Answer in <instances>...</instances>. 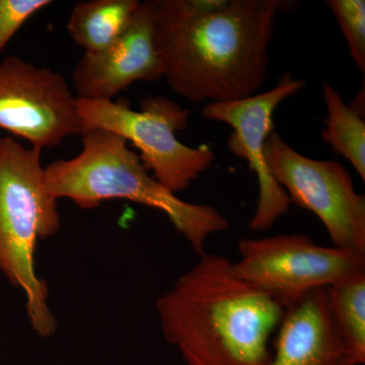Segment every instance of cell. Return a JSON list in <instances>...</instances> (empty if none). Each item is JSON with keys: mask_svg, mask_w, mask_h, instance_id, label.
I'll use <instances>...</instances> for the list:
<instances>
[{"mask_svg": "<svg viewBox=\"0 0 365 365\" xmlns=\"http://www.w3.org/2000/svg\"><path fill=\"white\" fill-rule=\"evenodd\" d=\"M42 150L0 137V272L24 292L34 332L48 338L57 319L48 304L49 290L36 270L40 240L57 234L61 220L57 199L45 186Z\"/></svg>", "mask_w": 365, "mask_h": 365, "instance_id": "277c9868", "label": "cell"}, {"mask_svg": "<svg viewBox=\"0 0 365 365\" xmlns=\"http://www.w3.org/2000/svg\"><path fill=\"white\" fill-rule=\"evenodd\" d=\"M199 257L155 302L163 338L186 365H269L285 309L240 278L227 257Z\"/></svg>", "mask_w": 365, "mask_h": 365, "instance_id": "7a4b0ae2", "label": "cell"}, {"mask_svg": "<svg viewBox=\"0 0 365 365\" xmlns=\"http://www.w3.org/2000/svg\"><path fill=\"white\" fill-rule=\"evenodd\" d=\"M334 328L354 365L365 362V271L328 288Z\"/></svg>", "mask_w": 365, "mask_h": 365, "instance_id": "4fadbf2b", "label": "cell"}, {"mask_svg": "<svg viewBox=\"0 0 365 365\" xmlns=\"http://www.w3.org/2000/svg\"><path fill=\"white\" fill-rule=\"evenodd\" d=\"M78 109L83 130L102 129L133 144L145 169L173 193L189 188L215 162L208 145L190 148L177 138L188 126L190 111L170 98H144L139 111L126 100L78 98Z\"/></svg>", "mask_w": 365, "mask_h": 365, "instance_id": "5b68a950", "label": "cell"}, {"mask_svg": "<svg viewBox=\"0 0 365 365\" xmlns=\"http://www.w3.org/2000/svg\"><path fill=\"white\" fill-rule=\"evenodd\" d=\"M327 116L321 137L338 155L348 160L365 181L364 115L345 104L337 90L323 83Z\"/></svg>", "mask_w": 365, "mask_h": 365, "instance_id": "5bb4252c", "label": "cell"}, {"mask_svg": "<svg viewBox=\"0 0 365 365\" xmlns=\"http://www.w3.org/2000/svg\"><path fill=\"white\" fill-rule=\"evenodd\" d=\"M341 32L344 36L353 61L365 71V1L364 0H327Z\"/></svg>", "mask_w": 365, "mask_h": 365, "instance_id": "9a60e30c", "label": "cell"}, {"mask_svg": "<svg viewBox=\"0 0 365 365\" xmlns=\"http://www.w3.org/2000/svg\"><path fill=\"white\" fill-rule=\"evenodd\" d=\"M52 4L50 0H0V53L24 24Z\"/></svg>", "mask_w": 365, "mask_h": 365, "instance_id": "2e32d148", "label": "cell"}, {"mask_svg": "<svg viewBox=\"0 0 365 365\" xmlns=\"http://www.w3.org/2000/svg\"><path fill=\"white\" fill-rule=\"evenodd\" d=\"M138 0H90L72 9L67 31L85 53L102 51L124 33Z\"/></svg>", "mask_w": 365, "mask_h": 365, "instance_id": "7c38bea8", "label": "cell"}, {"mask_svg": "<svg viewBox=\"0 0 365 365\" xmlns=\"http://www.w3.org/2000/svg\"><path fill=\"white\" fill-rule=\"evenodd\" d=\"M234 272L287 311L319 288L364 272L365 255L316 244L307 235L242 239Z\"/></svg>", "mask_w": 365, "mask_h": 365, "instance_id": "8992f818", "label": "cell"}, {"mask_svg": "<svg viewBox=\"0 0 365 365\" xmlns=\"http://www.w3.org/2000/svg\"><path fill=\"white\" fill-rule=\"evenodd\" d=\"M158 0L140 2L124 33L109 47L85 53L72 71L76 98L113 100L136 81L163 78L155 48V18Z\"/></svg>", "mask_w": 365, "mask_h": 365, "instance_id": "30bf717a", "label": "cell"}, {"mask_svg": "<svg viewBox=\"0 0 365 365\" xmlns=\"http://www.w3.org/2000/svg\"><path fill=\"white\" fill-rule=\"evenodd\" d=\"M81 135L79 155L44 168L46 189L57 200L69 199L86 210L113 199L157 209L199 256L211 235L230 227L215 206L187 202L163 186L121 136L93 128L83 129Z\"/></svg>", "mask_w": 365, "mask_h": 365, "instance_id": "3957f363", "label": "cell"}, {"mask_svg": "<svg viewBox=\"0 0 365 365\" xmlns=\"http://www.w3.org/2000/svg\"><path fill=\"white\" fill-rule=\"evenodd\" d=\"M269 365H354L334 328L328 288H319L285 311Z\"/></svg>", "mask_w": 365, "mask_h": 365, "instance_id": "8fae6325", "label": "cell"}, {"mask_svg": "<svg viewBox=\"0 0 365 365\" xmlns=\"http://www.w3.org/2000/svg\"><path fill=\"white\" fill-rule=\"evenodd\" d=\"M0 130L43 150L83 131L74 96L58 72L16 56L0 61Z\"/></svg>", "mask_w": 365, "mask_h": 365, "instance_id": "ba28073f", "label": "cell"}, {"mask_svg": "<svg viewBox=\"0 0 365 365\" xmlns=\"http://www.w3.org/2000/svg\"><path fill=\"white\" fill-rule=\"evenodd\" d=\"M304 79L284 72L273 88L259 95L228 103H210L201 114L205 119L220 122L234 131L227 139V148L237 158L246 160L256 175L259 198L249 222L251 230L260 232L272 227L289 209V197L271 175L266 162L265 143L273 132V115L281 103L297 95L306 86Z\"/></svg>", "mask_w": 365, "mask_h": 365, "instance_id": "9c48e42d", "label": "cell"}, {"mask_svg": "<svg viewBox=\"0 0 365 365\" xmlns=\"http://www.w3.org/2000/svg\"><path fill=\"white\" fill-rule=\"evenodd\" d=\"M264 155L292 203L321 220L334 247L365 255V197L357 193L346 168L302 155L276 132L268 136Z\"/></svg>", "mask_w": 365, "mask_h": 365, "instance_id": "52a82bcc", "label": "cell"}, {"mask_svg": "<svg viewBox=\"0 0 365 365\" xmlns=\"http://www.w3.org/2000/svg\"><path fill=\"white\" fill-rule=\"evenodd\" d=\"M282 0H228L203 18L158 0L155 43L165 78L180 97L200 104L256 95L265 83L269 44Z\"/></svg>", "mask_w": 365, "mask_h": 365, "instance_id": "6da1fadb", "label": "cell"}]
</instances>
